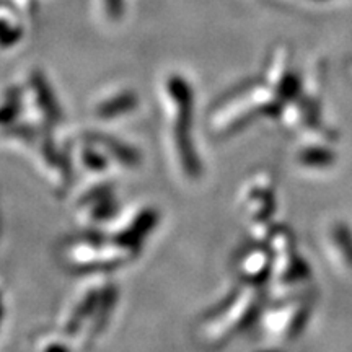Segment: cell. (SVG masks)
<instances>
[{
	"mask_svg": "<svg viewBox=\"0 0 352 352\" xmlns=\"http://www.w3.org/2000/svg\"><path fill=\"white\" fill-rule=\"evenodd\" d=\"M166 120V140L171 160L184 178H197L201 173V165L195 155L191 142L192 122V91L184 80V77H166L162 88Z\"/></svg>",
	"mask_w": 352,
	"mask_h": 352,
	"instance_id": "6da1fadb",
	"label": "cell"
},
{
	"mask_svg": "<svg viewBox=\"0 0 352 352\" xmlns=\"http://www.w3.org/2000/svg\"><path fill=\"white\" fill-rule=\"evenodd\" d=\"M36 352H72L70 341L63 333L54 338H43L36 342Z\"/></svg>",
	"mask_w": 352,
	"mask_h": 352,
	"instance_id": "7a4b0ae2",
	"label": "cell"
}]
</instances>
